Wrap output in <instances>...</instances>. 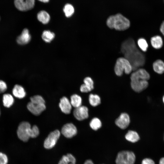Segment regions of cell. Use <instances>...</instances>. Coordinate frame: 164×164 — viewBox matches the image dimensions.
<instances>
[{
    "label": "cell",
    "instance_id": "obj_29",
    "mask_svg": "<svg viewBox=\"0 0 164 164\" xmlns=\"http://www.w3.org/2000/svg\"><path fill=\"white\" fill-rule=\"evenodd\" d=\"M84 84L92 90L94 89V82L91 77H85L84 80Z\"/></svg>",
    "mask_w": 164,
    "mask_h": 164
},
{
    "label": "cell",
    "instance_id": "obj_39",
    "mask_svg": "<svg viewBox=\"0 0 164 164\" xmlns=\"http://www.w3.org/2000/svg\"></svg>",
    "mask_w": 164,
    "mask_h": 164
},
{
    "label": "cell",
    "instance_id": "obj_26",
    "mask_svg": "<svg viewBox=\"0 0 164 164\" xmlns=\"http://www.w3.org/2000/svg\"><path fill=\"white\" fill-rule=\"evenodd\" d=\"M101 122L100 120L97 118H93L90 123L91 128L93 130H97L101 127Z\"/></svg>",
    "mask_w": 164,
    "mask_h": 164
},
{
    "label": "cell",
    "instance_id": "obj_11",
    "mask_svg": "<svg viewBox=\"0 0 164 164\" xmlns=\"http://www.w3.org/2000/svg\"><path fill=\"white\" fill-rule=\"evenodd\" d=\"M73 114L75 118L79 121H82L88 118V110L84 106H82L75 108L73 110Z\"/></svg>",
    "mask_w": 164,
    "mask_h": 164
},
{
    "label": "cell",
    "instance_id": "obj_7",
    "mask_svg": "<svg viewBox=\"0 0 164 164\" xmlns=\"http://www.w3.org/2000/svg\"><path fill=\"white\" fill-rule=\"evenodd\" d=\"M31 126L27 121H22L19 124L17 130V133L19 138L24 142H27L30 138L29 131Z\"/></svg>",
    "mask_w": 164,
    "mask_h": 164
},
{
    "label": "cell",
    "instance_id": "obj_22",
    "mask_svg": "<svg viewBox=\"0 0 164 164\" xmlns=\"http://www.w3.org/2000/svg\"><path fill=\"white\" fill-rule=\"evenodd\" d=\"M55 36L54 32L49 30H46L43 31L42 35V38L46 43H50L54 39Z\"/></svg>",
    "mask_w": 164,
    "mask_h": 164
},
{
    "label": "cell",
    "instance_id": "obj_20",
    "mask_svg": "<svg viewBox=\"0 0 164 164\" xmlns=\"http://www.w3.org/2000/svg\"><path fill=\"white\" fill-rule=\"evenodd\" d=\"M126 139L132 142H137L140 139L138 133L132 130H129L125 135Z\"/></svg>",
    "mask_w": 164,
    "mask_h": 164
},
{
    "label": "cell",
    "instance_id": "obj_34",
    "mask_svg": "<svg viewBox=\"0 0 164 164\" xmlns=\"http://www.w3.org/2000/svg\"><path fill=\"white\" fill-rule=\"evenodd\" d=\"M160 30L161 33L164 36V21H163L161 25Z\"/></svg>",
    "mask_w": 164,
    "mask_h": 164
},
{
    "label": "cell",
    "instance_id": "obj_5",
    "mask_svg": "<svg viewBox=\"0 0 164 164\" xmlns=\"http://www.w3.org/2000/svg\"><path fill=\"white\" fill-rule=\"evenodd\" d=\"M116 74L121 76L123 72L129 74L132 70V66L129 62L125 57H120L117 60L114 68Z\"/></svg>",
    "mask_w": 164,
    "mask_h": 164
},
{
    "label": "cell",
    "instance_id": "obj_15",
    "mask_svg": "<svg viewBox=\"0 0 164 164\" xmlns=\"http://www.w3.org/2000/svg\"><path fill=\"white\" fill-rule=\"evenodd\" d=\"M12 92L15 97L19 99L23 98L26 95V92L23 87L18 84L15 85L12 89Z\"/></svg>",
    "mask_w": 164,
    "mask_h": 164
},
{
    "label": "cell",
    "instance_id": "obj_35",
    "mask_svg": "<svg viewBox=\"0 0 164 164\" xmlns=\"http://www.w3.org/2000/svg\"><path fill=\"white\" fill-rule=\"evenodd\" d=\"M84 164H94L93 162L91 160L88 159L86 161Z\"/></svg>",
    "mask_w": 164,
    "mask_h": 164
},
{
    "label": "cell",
    "instance_id": "obj_13",
    "mask_svg": "<svg viewBox=\"0 0 164 164\" xmlns=\"http://www.w3.org/2000/svg\"><path fill=\"white\" fill-rule=\"evenodd\" d=\"M59 106L62 111L66 114L70 113L72 109V105L68 99L63 97L60 99Z\"/></svg>",
    "mask_w": 164,
    "mask_h": 164
},
{
    "label": "cell",
    "instance_id": "obj_36",
    "mask_svg": "<svg viewBox=\"0 0 164 164\" xmlns=\"http://www.w3.org/2000/svg\"><path fill=\"white\" fill-rule=\"evenodd\" d=\"M159 164H164V157L161 158L160 159Z\"/></svg>",
    "mask_w": 164,
    "mask_h": 164
},
{
    "label": "cell",
    "instance_id": "obj_25",
    "mask_svg": "<svg viewBox=\"0 0 164 164\" xmlns=\"http://www.w3.org/2000/svg\"><path fill=\"white\" fill-rule=\"evenodd\" d=\"M89 101L90 104L94 107L96 106L101 103V99L97 94H90L89 97Z\"/></svg>",
    "mask_w": 164,
    "mask_h": 164
},
{
    "label": "cell",
    "instance_id": "obj_23",
    "mask_svg": "<svg viewBox=\"0 0 164 164\" xmlns=\"http://www.w3.org/2000/svg\"><path fill=\"white\" fill-rule=\"evenodd\" d=\"M71 104L75 108L81 105L82 99L81 97L77 94H74L70 97Z\"/></svg>",
    "mask_w": 164,
    "mask_h": 164
},
{
    "label": "cell",
    "instance_id": "obj_1",
    "mask_svg": "<svg viewBox=\"0 0 164 164\" xmlns=\"http://www.w3.org/2000/svg\"><path fill=\"white\" fill-rule=\"evenodd\" d=\"M121 51L124 57L130 63L132 70L135 71L144 65L145 56L138 49L132 39H128L122 43Z\"/></svg>",
    "mask_w": 164,
    "mask_h": 164
},
{
    "label": "cell",
    "instance_id": "obj_4",
    "mask_svg": "<svg viewBox=\"0 0 164 164\" xmlns=\"http://www.w3.org/2000/svg\"><path fill=\"white\" fill-rule=\"evenodd\" d=\"M30 100L27 107L29 111L34 115H39L46 109L45 101L41 96L35 95L31 97Z\"/></svg>",
    "mask_w": 164,
    "mask_h": 164
},
{
    "label": "cell",
    "instance_id": "obj_31",
    "mask_svg": "<svg viewBox=\"0 0 164 164\" xmlns=\"http://www.w3.org/2000/svg\"><path fill=\"white\" fill-rule=\"evenodd\" d=\"M7 87L6 83L3 81L0 80V93H3L7 90Z\"/></svg>",
    "mask_w": 164,
    "mask_h": 164
},
{
    "label": "cell",
    "instance_id": "obj_2",
    "mask_svg": "<svg viewBox=\"0 0 164 164\" xmlns=\"http://www.w3.org/2000/svg\"><path fill=\"white\" fill-rule=\"evenodd\" d=\"M130 79L131 87L136 92H140L148 86L146 74L141 69L134 71L131 74Z\"/></svg>",
    "mask_w": 164,
    "mask_h": 164
},
{
    "label": "cell",
    "instance_id": "obj_21",
    "mask_svg": "<svg viewBox=\"0 0 164 164\" xmlns=\"http://www.w3.org/2000/svg\"><path fill=\"white\" fill-rule=\"evenodd\" d=\"M2 101L3 105L5 107L9 108L12 105L14 100L11 94H6L3 95Z\"/></svg>",
    "mask_w": 164,
    "mask_h": 164
},
{
    "label": "cell",
    "instance_id": "obj_14",
    "mask_svg": "<svg viewBox=\"0 0 164 164\" xmlns=\"http://www.w3.org/2000/svg\"><path fill=\"white\" fill-rule=\"evenodd\" d=\"M31 39V36L29 30L25 29L22 31L21 34L17 38V42L20 45H24L29 43Z\"/></svg>",
    "mask_w": 164,
    "mask_h": 164
},
{
    "label": "cell",
    "instance_id": "obj_33",
    "mask_svg": "<svg viewBox=\"0 0 164 164\" xmlns=\"http://www.w3.org/2000/svg\"><path fill=\"white\" fill-rule=\"evenodd\" d=\"M142 164H155V163L151 159L147 158L142 160Z\"/></svg>",
    "mask_w": 164,
    "mask_h": 164
},
{
    "label": "cell",
    "instance_id": "obj_17",
    "mask_svg": "<svg viewBox=\"0 0 164 164\" xmlns=\"http://www.w3.org/2000/svg\"><path fill=\"white\" fill-rule=\"evenodd\" d=\"M38 20L44 24H46L49 22L50 17L49 14L46 11L42 10L37 14Z\"/></svg>",
    "mask_w": 164,
    "mask_h": 164
},
{
    "label": "cell",
    "instance_id": "obj_30",
    "mask_svg": "<svg viewBox=\"0 0 164 164\" xmlns=\"http://www.w3.org/2000/svg\"><path fill=\"white\" fill-rule=\"evenodd\" d=\"M8 161L7 155L2 152H0V164H7Z\"/></svg>",
    "mask_w": 164,
    "mask_h": 164
},
{
    "label": "cell",
    "instance_id": "obj_32",
    "mask_svg": "<svg viewBox=\"0 0 164 164\" xmlns=\"http://www.w3.org/2000/svg\"><path fill=\"white\" fill-rule=\"evenodd\" d=\"M80 91L82 92L87 93L91 91L92 90L84 84L81 86L80 88Z\"/></svg>",
    "mask_w": 164,
    "mask_h": 164
},
{
    "label": "cell",
    "instance_id": "obj_37",
    "mask_svg": "<svg viewBox=\"0 0 164 164\" xmlns=\"http://www.w3.org/2000/svg\"><path fill=\"white\" fill-rule=\"evenodd\" d=\"M38 0L41 2H42L43 3H45L48 2L49 1V0Z\"/></svg>",
    "mask_w": 164,
    "mask_h": 164
},
{
    "label": "cell",
    "instance_id": "obj_27",
    "mask_svg": "<svg viewBox=\"0 0 164 164\" xmlns=\"http://www.w3.org/2000/svg\"><path fill=\"white\" fill-rule=\"evenodd\" d=\"M138 44L140 48L143 52H146L148 47L146 40L143 38L139 39L137 41Z\"/></svg>",
    "mask_w": 164,
    "mask_h": 164
},
{
    "label": "cell",
    "instance_id": "obj_9",
    "mask_svg": "<svg viewBox=\"0 0 164 164\" xmlns=\"http://www.w3.org/2000/svg\"><path fill=\"white\" fill-rule=\"evenodd\" d=\"M35 0H15V7L19 10L22 11H27L34 7Z\"/></svg>",
    "mask_w": 164,
    "mask_h": 164
},
{
    "label": "cell",
    "instance_id": "obj_10",
    "mask_svg": "<svg viewBox=\"0 0 164 164\" xmlns=\"http://www.w3.org/2000/svg\"><path fill=\"white\" fill-rule=\"evenodd\" d=\"M61 132L63 135L66 138H70L76 135L77 130L76 127L73 124L68 123L63 126Z\"/></svg>",
    "mask_w": 164,
    "mask_h": 164
},
{
    "label": "cell",
    "instance_id": "obj_18",
    "mask_svg": "<svg viewBox=\"0 0 164 164\" xmlns=\"http://www.w3.org/2000/svg\"><path fill=\"white\" fill-rule=\"evenodd\" d=\"M153 68L154 71L159 74L164 73V62L161 60L158 59L153 63Z\"/></svg>",
    "mask_w": 164,
    "mask_h": 164
},
{
    "label": "cell",
    "instance_id": "obj_3",
    "mask_svg": "<svg viewBox=\"0 0 164 164\" xmlns=\"http://www.w3.org/2000/svg\"><path fill=\"white\" fill-rule=\"evenodd\" d=\"M106 23L109 28L119 31L127 29L130 25L129 20L119 13L109 17L107 19Z\"/></svg>",
    "mask_w": 164,
    "mask_h": 164
},
{
    "label": "cell",
    "instance_id": "obj_12",
    "mask_svg": "<svg viewBox=\"0 0 164 164\" xmlns=\"http://www.w3.org/2000/svg\"><path fill=\"white\" fill-rule=\"evenodd\" d=\"M130 122L129 115L126 113H121L115 121L116 125L122 129H125L128 126Z\"/></svg>",
    "mask_w": 164,
    "mask_h": 164
},
{
    "label": "cell",
    "instance_id": "obj_16",
    "mask_svg": "<svg viewBox=\"0 0 164 164\" xmlns=\"http://www.w3.org/2000/svg\"><path fill=\"white\" fill-rule=\"evenodd\" d=\"M150 41L152 46L155 49H160L163 46V40L160 36L156 35L152 37Z\"/></svg>",
    "mask_w": 164,
    "mask_h": 164
},
{
    "label": "cell",
    "instance_id": "obj_8",
    "mask_svg": "<svg viewBox=\"0 0 164 164\" xmlns=\"http://www.w3.org/2000/svg\"><path fill=\"white\" fill-rule=\"evenodd\" d=\"M60 134V131L58 130L51 132L44 141V147L47 149H50L53 147L59 139Z\"/></svg>",
    "mask_w": 164,
    "mask_h": 164
},
{
    "label": "cell",
    "instance_id": "obj_24",
    "mask_svg": "<svg viewBox=\"0 0 164 164\" xmlns=\"http://www.w3.org/2000/svg\"><path fill=\"white\" fill-rule=\"evenodd\" d=\"M63 10L65 16L67 18L71 17L74 12V9L73 6L69 3H67L65 5Z\"/></svg>",
    "mask_w": 164,
    "mask_h": 164
},
{
    "label": "cell",
    "instance_id": "obj_38",
    "mask_svg": "<svg viewBox=\"0 0 164 164\" xmlns=\"http://www.w3.org/2000/svg\"><path fill=\"white\" fill-rule=\"evenodd\" d=\"M162 101L163 102L164 104V95H163V97H162Z\"/></svg>",
    "mask_w": 164,
    "mask_h": 164
},
{
    "label": "cell",
    "instance_id": "obj_6",
    "mask_svg": "<svg viewBox=\"0 0 164 164\" xmlns=\"http://www.w3.org/2000/svg\"><path fill=\"white\" fill-rule=\"evenodd\" d=\"M135 156L132 152L122 151L118 154L115 160L116 164H134Z\"/></svg>",
    "mask_w": 164,
    "mask_h": 164
},
{
    "label": "cell",
    "instance_id": "obj_28",
    "mask_svg": "<svg viewBox=\"0 0 164 164\" xmlns=\"http://www.w3.org/2000/svg\"><path fill=\"white\" fill-rule=\"evenodd\" d=\"M39 130L38 127L33 125L30 128L29 131V136L30 138H35L38 136L39 134Z\"/></svg>",
    "mask_w": 164,
    "mask_h": 164
},
{
    "label": "cell",
    "instance_id": "obj_19",
    "mask_svg": "<svg viewBox=\"0 0 164 164\" xmlns=\"http://www.w3.org/2000/svg\"><path fill=\"white\" fill-rule=\"evenodd\" d=\"M76 160L71 154L63 155L59 162L58 164H76Z\"/></svg>",
    "mask_w": 164,
    "mask_h": 164
}]
</instances>
